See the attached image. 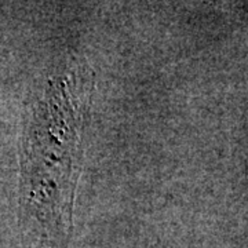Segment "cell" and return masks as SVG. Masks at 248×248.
Segmentation results:
<instances>
[{
	"label": "cell",
	"mask_w": 248,
	"mask_h": 248,
	"mask_svg": "<svg viewBox=\"0 0 248 248\" xmlns=\"http://www.w3.org/2000/svg\"><path fill=\"white\" fill-rule=\"evenodd\" d=\"M94 72L71 58L28 105L21 146L19 229L24 248H63L71 237Z\"/></svg>",
	"instance_id": "6da1fadb"
}]
</instances>
